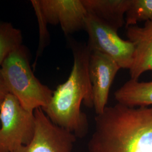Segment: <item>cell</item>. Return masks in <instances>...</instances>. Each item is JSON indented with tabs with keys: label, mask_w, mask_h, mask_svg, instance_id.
<instances>
[{
	"label": "cell",
	"mask_w": 152,
	"mask_h": 152,
	"mask_svg": "<svg viewBox=\"0 0 152 152\" xmlns=\"http://www.w3.org/2000/svg\"><path fill=\"white\" fill-rule=\"evenodd\" d=\"M73 64L66 81L53 92L45 113L54 124L73 133L77 137L87 134V115L82 111V104L93 108V93L88 71L91 51L87 45L72 47Z\"/></svg>",
	"instance_id": "obj_2"
},
{
	"label": "cell",
	"mask_w": 152,
	"mask_h": 152,
	"mask_svg": "<svg viewBox=\"0 0 152 152\" xmlns=\"http://www.w3.org/2000/svg\"><path fill=\"white\" fill-rule=\"evenodd\" d=\"M152 20V0H131L125 14L126 28Z\"/></svg>",
	"instance_id": "obj_13"
},
{
	"label": "cell",
	"mask_w": 152,
	"mask_h": 152,
	"mask_svg": "<svg viewBox=\"0 0 152 152\" xmlns=\"http://www.w3.org/2000/svg\"><path fill=\"white\" fill-rule=\"evenodd\" d=\"M126 28V37L134 46L130 79L139 80L144 72L152 71V20L145 22L143 27L136 25Z\"/></svg>",
	"instance_id": "obj_9"
},
{
	"label": "cell",
	"mask_w": 152,
	"mask_h": 152,
	"mask_svg": "<svg viewBox=\"0 0 152 152\" xmlns=\"http://www.w3.org/2000/svg\"><path fill=\"white\" fill-rule=\"evenodd\" d=\"M8 94H9V91L0 71V98L4 99Z\"/></svg>",
	"instance_id": "obj_14"
},
{
	"label": "cell",
	"mask_w": 152,
	"mask_h": 152,
	"mask_svg": "<svg viewBox=\"0 0 152 152\" xmlns=\"http://www.w3.org/2000/svg\"><path fill=\"white\" fill-rule=\"evenodd\" d=\"M21 31L9 23L0 22V67L8 55L22 45Z\"/></svg>",
	"instance_id": "obj_12"
},
{
	"label": "cell",
	"mask_w": 152,
	"mask_h": 152,
	"mask_svg": "<svg viewBox=\"0 0 152 152\" xmlns=\"http://www.w3.org/2000/svg\"><path fill=\"white\" fill-rule=\"evenodd\" d=\"M35 130L32 140L12 152H73L77 137L54 124L41 108L34 111Z\"/></svg>",
	"instance_id": "obj_6"
},
{
	"label": "cell",
	"mask_w": 152,
	"mask_h": 152,
	"mask_svg": "<svg viewBox=\"0 0 152 152\" xmlns=\"http://www.w3.org/2000/svg\"><path fill=\"white\" fill-rule=\"evenodd\" d=\"M0 121V152H13L32 140L35 130L34 112L26 110L10 93L1 104Z\"/></svg>",
	"instance_id": "obj_4"
},
{
	"label": "cell",
	"mask_w": 152,
	"mask_h": 152,
	"mask_svg": "<svg viewBox=\"0 0 152 152\" xmlns=\"http://www.w3.org/2000/svg\"><path fill=\"white\" fill-rule=\"evenodd\" d=\"M87 151L152 152V106H107L96 114Z\"/></svg>",
	"instance_id": "obj_1"
},
{
	"label": "cell",
	"mask_w": 152,
	"mask_h": 152,
	"mask_svg": "<svg viewBox=\"0 0 152 152\" xmlns=\"http://www.w3.org/2000/svg\"><path fill=\"white\" fill-rule=\"evenodd\" d=\"M31 4L47 24L59 25L65 35L85 30L88 14L82 0H32Z\"/></svg>",
	"instance_id": "obj_7"
},
{
	"label": "cell",
	"mask_w": 152,
	"mask_h": 152,
	"mask_svg": "<svg viewBox=\"0 0 152 152\" xmlns=\"http://www.w3.org/2000/svg\"><path fill=\"white\" fill-rule=\"evenodd\" d=\"M0 71L9 93L26 110L34 112L36 109L45 108L48 105L54 91L34 75L27 49L24 46L8 55L1 66Z\"/></svg>",
	"instance_id": "obj_3"
},
{
	"label": "cell",
	"mask_w": 152,
	"mask_h": 152,
	"mask_svg": "<svg viewBox=\"0 0 152 152\" xmlns=\"http://www.w3.org/2000/svg\"><path fill=\"white\" fill-rule=\"evenodd\" d=\"M121 69L114 60L99 52H91L88 71L93 93V108L96 114L107 107L111 85Z\"/></svg>",
	"instance_id": "obj_8"
},
{
	"label": "cell",
	"mask_w": 152,
	"mask_h": 152,
	"mask_svg": "<svg viewBox=\"0 0 152 152\" xmlns=\"http://www.w3.org/2000/svg\"><path fill=\"white\" fill-rule=\"evenodd\" d=\"M4 99H2V98H0V108H1V104L2 102V100H3Z\"/></svg>",
	"instance_id": "obj_15"
},
{
	"label": "cell",
	"mask_w": 152,
	"mask_h": 152,
	"mask_svg": "<svg viewBox=\"0 0 152 152\" xmlns=\"http://www.w3.org/2000/svg\"><path fill=\"white\" fill-rule=\"evenodd\" d=\"M85 31L88 36L87 45L91 52L105 55L121 69H130L134 54V46L130 41L121 38L118 32L89 14L86 19Z\"/></svg>",
	"instance_id": "obj_5"
},
{
	"label": "cell",
	"mask_w": 152,
	"mask_h": 152,
	"mask_svg": "<svg viewBox=\"0 0 152 152\" xmlns=\"http://www.w3.org/2000/svg\"><path fill=\"white\" fill-rule=\"evenodd\" d=\"M118 103L131 107L152 106V81L130 79L114 93Z\"/></svg>",
	"instance_id": "obj_11"
},
{
	"label": "cell",
	"mask_w": 152,
	"mask_h": 152,
	"mask_svg": "<svg viewBox=\"0 0 152 152\" xmlns=\"http://www.w3.org/2000/svg\"><path fill=\"white\" fill-rule=\"evenodd\" d=\"M131 0H82L87 14L118 32L125 25Z\"/></svg>",
	"instance_id": "obj_10"
}]
</instances>
